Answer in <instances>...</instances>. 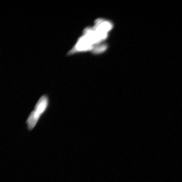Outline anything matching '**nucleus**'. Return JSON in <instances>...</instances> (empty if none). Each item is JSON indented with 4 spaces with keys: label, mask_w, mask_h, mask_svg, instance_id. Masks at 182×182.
Masks as SVG:
<instances>
[{
    "label": "nucleus",
    "mask_w": 182,
    "mask_h": 182,
    "mask_svg": "<svg viewBox=\"0 0 182 182\" xmlns=\"http://www.w3.org/2000/svg\"><path fill=\"white\" fill-rule=\"evenodd\" d=\"M113 27V23L108 20L101 18L96 19L93 26L84 29L82 35L66 55L70 56L86 51H92L94 54L104 52L108 47L105 41Z\"/></svg>",
    "instance_id": "1"
},
{
    "label": "nucleus",
    "mask_w": 182,
    "mask_h": 182,
    "mask_svg": "<svg viewBox=\"0 0 182 182\" xmlns=\"http://www.w3.org/2000/svg\"><path fill=\"white\" fill-rule=\"evenodd\" d=\"M49 99L46 95L42 96L36 104L35 109L30 113L27 118V124L29 130H33L41 116L48 108Z\"/></svg>",
    "instance_id": "2"
}]
</instances>
